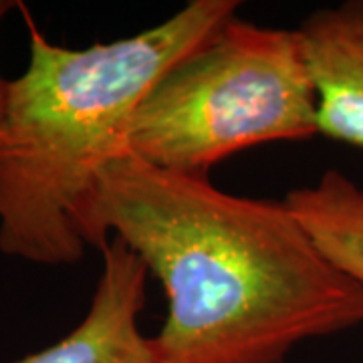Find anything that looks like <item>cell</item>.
<instances>
[{"label":"cell","instance_id":"obj_7","mask_svg":"<svg viewBox=\"0 0 363 363\" xmlns=\"http://www.w3.org/2000/svg\"><path fill=\"white\" fill-rule=\"evenodd\" d=\"M16 6H18L16 0H0V25L6 18V14L14 11ZM2 99H4V79L0 77V113H2Z\"/></svg>","mask_w":363,"mask_h":363},{"label":"cell","instance_id":"obj_1","mask_svg":"<svg viewBox=\"0 0 363 363\" xmlns=\"http://www.w3.org/2000/svg\"><path fill=\"white\" fill-rule=\"evenodd\" d=\"M77 228L97 250L119 238L162 283L160 363H285L301 341L363 325V285L325 259L285 200L125 154L99 174Z\"/></svg>","mask_w":363,"mask_h":363},{"label":"cell","instance_id":"obj_2","mask_svg":"<svg viewBox=\"0 0 363 363\" xmlns=\"http://www.w3.org/2000/svg\"><path fill=\"white\" fill-rule=\"evenodd\" d=\"M238 0H192L142 33L85 49L57 45L21 2L28 65L4 79L0 252L43 267L87 255L77 214L99 174L130 154L135 109L169 67L236 16Z\"/></svg>","mask_w":363,"mask_h":363},{"label":"cell","instance_id":"obj_4","mask_svg":"<svg viewBox=\"0 0 363 363\" xmlns=\"http://www.w3.org/2000/svg\"><path fill=\"white\" fill-rule=\"evenodd\" d=\"M101 257L83 321L65 337L14 363H160L154 337L140 329L150 274L145 264L119 238H109Z\"/></svg>","mask_w":363,"mask_h":363},{"label":"cell","instance_id":"obj_6","mask_svg":"<svg viewBox=\"0 0 363 363\" xmlns=\"http://www.w3.org/2000/svg\"><path fill=\"white\" fill-rule=\"evenodd\" d=\"M285 202L325 259L363 285L362 186L339 169H327L313 186L291 190Z\"/></svg>","mask_w":363,"mask_h":363},{"label":"cell","instance_id":"obj_3","mask_svg":"<svg viewBox=\"0 0 363 363\" xmlns=\"http://www.w3.org/2000/svg\"><path fill=\"white\" fill-rule=\"evenodd\" d=\"M317 133V93L297 30L234 16L147 91L131 119L130 154L208 176L242 150Z\"/></svg>","mask_w":363,"mask_h":363},{"label":"cell","instance_id":"obj_5","mask_svg":"<svg viewBox=\"0 0 363 363\" xmlns=\"http://www.w3.org/2000/svg\"><path fill=\"white\" fill-rule=\"evenodd\" d=\"M295 30L317 93L319 133L363 147V0L319 9Z\"/></svg>","mask_w":363,"mask_h":363}]
</instances>
